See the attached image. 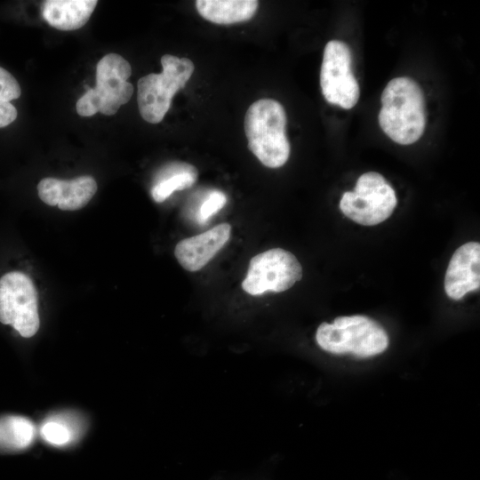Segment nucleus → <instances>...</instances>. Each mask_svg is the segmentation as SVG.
<instances>
[{
  "label": "nucleus",
  "mask_w": 480,
  "mask_h": 480,
  "mask_svg": "<svg viewBox=\"0 0 480 480\" xmlns=\"http://www.w3.org/2000/svg\"><path fill=\"white\" fill-rule=\"evenodd\" d=\"M227 203V196L220 190H212L204 201L199 210V220L206 221L211 216L217 213Z\"/></svg>",
  "instance_id": "6ab92c4d"
},
{
  "label": "nucleus",
  "mask_w": 480,
  "mask_h": 480,
  "mask_svg": "<svg viewBox=\"0 0 480 480\" xmlns=\"http://www.w3.org/2000/svg\"><path fill=\"white\" fill-rule=\"evenodd\" d=\"M131 75L130 63L117 53H108L98 62L96 86L88 91L99 112L106 116L114 115L130 100L133 86L127 79Z\"/></svg>",
  "instance_id": "1a4fd4ad"
},
{
  "label": "nucleus",
  "mask_w": 480,
  "mask_h": 480,
  "mask_svg": "<svg viewBox=\"0 0 480 480\" xmlns=\"http://www.w3.org/2000/svg\"><path fill=\"white\" fill-rule=\"evenodd\" d=\"M35 426L20 416H5L0 419V447L9 450H20L28 447L33 441Z\"/></svg>",
  "instance_id": "dca6fc26"
},
{
  "label": "nucleus",
  "mask_w": 480,
  "mask_h": 480,
  "mask_svg": "<svg viewBox=\"0 0 480 480\" xmlns=\"http://www.w3.org/2000/svg\"><path fill=\"white\" fill-rule=\"evenodd\" d=\"M302 277V268L297 258L282 248L260 252L250 260L242 288L251 295L265 292H281L290 289Z\"/></svg>",
  "instance_id": "0eeeda50"
},
{
  "label": "nucleus",
  "mask_w": 480,
  "mask_h": 480,
  "mask_svg": "<svg viewBox=\"0 0 480 480\" xmlns=\"http://www.w3.org/2000/svg\"><path fill=\"white\" fill-rule=\"evenodd\" d=\"M97 4L96 0H47L44 3L43 16L57 29L75 30L89 20Z\"/></svg>",
  "instance_id": "ddd939ff"
},
{
  "label": "nucleus",
  "mask_w": 480,
  "mask_h": 480,
  "mask_svg": "<svg viewBox=\"0 0 480 480\" xmlns=\"http://www.w3.org/2000/svg\"><path fill=\"white\" fill-rule=\"evenodd\" d=\"M16 108L11 102L0 104V128L12 124L17 117Z\"/></svg>",
  "instance_id": "aec40b11"
},
{
  "label": "nucleus",
  "mask_w": 480,
  "mask_h": 480,
  "mask_svg": "<svg viewBox=\"0 0 480 480\" xmlns=\"http://www.w3.org/2000/svg\"><path fill=\"white\" fill-rule=\"evenodd\" d=\"M351 64L352 55L348 44L339 40L326 44L320 71L322 93L330 104L346 109L355 107L360 95Z\"/></svg>",
  "instance_id": "6e6552de"
},
{
  "label": "nucleus",
  "mask_w": 480,
  "mask_h": 480,
  "mask_svg": "<svg viewBox=\"0 0 480 480\" xmlns=\"http://www.w3.org/2000/svg\"><path fill=\"white\" fill-rule=\"evenodd\" d=\"M318 346L332 354L350 353L365 358L384 352L388 336L383 327L365 316H339L322 323L316 332Z\"/></svg>",
  "instance_id": "7ed1b4c3"
},
{
  "label": "nucleus",
  "mask_w": 480,
  "mask_h": 480,
  "mask_svg": "<svg viewBox=\"0 0 480 480\" xmlns=\"http://www.w3.org/2000/svg\"><path fill=\"white\" fill-rule=\"evenodd\" d=\"M161 64V73L148 74L138 82L140 114L150 124H158L164 119L173 96L186 85L195 69L189 59L172 54H164Z\"/></svg>",
  "instance_id": "20e7f679"
},
{
  "label": "nucleus",
  "mask_w": 480,
  "mask_h": 480,
  "mask_svg": "<svg viewBox=\"0 0 480 480\" xmlns=\"http://www.w3.org/2000/svg\"><path fill=\"white\" fill-rule=\"evenodd\" d=\"M285 127L284 108L275 100H256L246 111L244 132L248 148L267 167H281L289 158L291 147Z\"/></svg>",
  "instance_id": "f03ea898"
},
{
  "label": "nucleus",
  "mask_w": 480,
  "mask_h": 480,
  "mask_svg": "<svg viewBox=\"0 0 480 480\" xmlns=\"http://www.w3.org/2000/svg\"><path fill=\"white\" fill-rule=\"evenodd\" d=\"M40 432L46 442L58 446L68 444L73 437L70 428L59 420L47 421L43 425Z\"/></svg>",
  "instance_id": "f3484780"
},
{
  "label": "nucleus",
  "mask_w": 480,
  "mask_h": 480,
  "mask_svg": "<svg viewBox=\"0 0 480 480\" xmlns=\"http://www.w3.org/2000/svg\"><path fill=\"white\" fill-rule=\"evenodd\" d=\"M198 176L196 168L185 162H171L162 166L154 177L150 193L156 203H162L174 191L188 188Z\"/></svg>",
  "instance_id": "4468645a"
},
{
  "label": "nucleus",
  "mask_w": 480,
  "mask_h": 480,
  "mask_svg": "<svg viewBox=\"0 0 480 480\" xmlns=\"http://www.w3.org/2000/svg\"><path fill=\"white\" fill-rule=\"evenodd\" d=\"M378 119L393 141L401 145L417 141L426 127L425 99L420 85L406 76L390 80L381 94Z\"/></svg>",
  "instance_id": "f257e3e1"
},
{
  "label": "nucleus",
  "mask_w": 480,
  "mask_h": 480,
  "mask_svg": "<svg viewBox=\"0 0 480 480\" xmlns=\"http://www.w3.org/2000/svg\"><path fill=\"white\" fill-rule=\"evenodd\" d=\"M21 89L18 81L6 69L0 67V104L20 98Z\"/></svg>",
  "instance_id": "a211bd4d"
},
{
  "label": "nucleus",
  "mask_w": 480,
  "mask_h": 480,
  "mask_svg": "<svg viewBox=\"0 0 480 480\" xmlns=\"http://www.w3.org/2000/svg\"><path fill=\"white\" fill-rule=\"evenodd\" d=\"M230 234V224L220 223L202 234L180 241L175 246L174 255L186 270H200L226 244Z\"/></svg>",
  "instance_id": "f8f14e48"
},
{
  "label": "nucleus",
  "mask_w": 480,
  "mask_h": 480,
  "mask_svg": "<svg viewBox=\"0 0 480 480\" xmlns=\"http://www.w3.org/2000/svg\"><path fill=\"white\" fill-rule=\"evenodd\" d=\"M480 286V244L468 242L452 254L444 277V290L452 300L462 299Z\"/></svg>",
  "instance_id": "9d476101"
},
{
  "label": "nucleus",
  "mask_w": 480,
  "mask_h": 480,
  "mask_svg": "<svg viewBox=\"0 0 480 480\" xmlns=\"http://www.w3.org/2000/svg\"><path fill=\"white\" fill-rule=\"evenodd\" d=\"M37 191L44 204L57 205L63 211H76L84 207L92 198L97 183L88 175L68 180L49 177L39 181Z\"/></svg>",
  "instance_id": "9b49d317"
},
{
  "label": "nucleus",
  "mask_w": 480,
  "mask_h": 480,
  "mask_svg": "<svg viewBox=\"0 0 480 480\" xmlns=\"http://www.w3.org/2000/svg\"><path fill=\"white\" fill-rule=\"evenodd\" d=\"M0 322L30 338L39 329L36 288L25 273L12 271L0 277Z\"/></svg>",
  "instance_id": "423d86ee"
},
{
  "label": "nucleus",
  "mask_w": 480,
  "mask_h": 480,
  "mask_svg": "<svg viewBox=\"0 0 480 480\" xmlns=\"http://www.w3.org/2000/svg\"><path fill=\"white\" fill-rule=\"evenodd\" d=\"M256 0H197L196 7L205 20L216 24H233L251 20L256 13Z\"/></svg>",
  "instance_id": "2eb2a0df"
},
{
  "label": "nucleus",
  "mask_w": 480,
  "mask_h": 480,
  "mask_svg": "<svg viewBox=\"0 0 480 480\" xmlns=\"http://www.w3.org/2000/svg\"><path fill=\"white\" fill-rule=\"evenodd\" d=\"M397 204L394 188L380 173L362 174L353 191L345 192L340 202L342 213L364 226H374L386 220Z\"/></svg>",
  "instance_id": "39448f33"
}]
</instances>
